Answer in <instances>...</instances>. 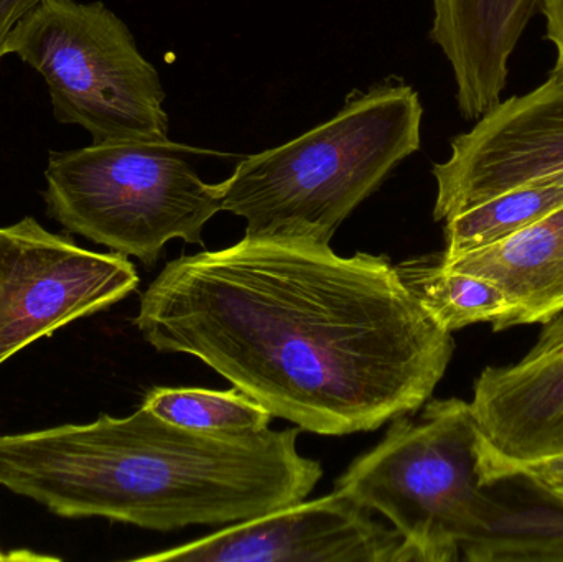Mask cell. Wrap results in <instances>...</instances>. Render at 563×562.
Masks as SVG:
<instances>
[{"instance_id":"obj_1","label":"cell","mask_w":563,"mask_h":562,"mask_svg":"<svg viewBox=\"0 0 563 562\" xmlns=\"http://www.w3.org/2000/svg\"><path fill=\"white\" fill-rule=\"evenodd\" d=\"M134 323L158 352L201 360L274 418L320 436L416 415L455 352L389 257L298 238L244 236L172 261Z\"/></svg>"},{"instance_id":"obj_2","label":"cell","mask_w":563,"mask_h":562,"mask_svg":"<svg viewBox=\"0 0 563 562\" xmlns=\"http://www.w3.org/2000/svg\"><path fill=\"white\" fill-rule=\"evenodd\" d=\"M301 429L210 434L144 406L128 418L0 434V487L62 518L145 530L236 525L305 500L323 477Z\"/></svg>"},{"instance_id":"obj_3","label":"cell","mask_w":563,"mask_h":562,"mask_svg":"<svg viewBox=\"0 0 563 562\" xmlns=\"http://www.w3.org/2000/svg\"><path fill=\"white\" fill-rule=\"evenodd\" d=\"M419 92L387 78L353 91L333 118L247 155L217 184L221 211L246 220V238L330 244L344 220L422 144Z\"/></svg>"},{"instance_id":"obj_4","label":"cell","mask_w":563,"mask_h":562,"mask_svg":"<svg viewBox=\"0 0 563 562\" xmlns=\"http://www.w3.org/2000/svg\"><path fill=\"white\" fill-rule=\"evenodd\" d=\"M334 491L379 511L402 538L406 562H453L488 527L496 507L479 475L478 422L459 398L432 399L419 418L393 419Z\"/></svg>"},{"instance_id":"obj_5","label":"cell","mask_w":563,"mask_h":562,"mask_svg":"<svg viewBox=\"0 0 563 562\" xmlns=\"http://www.w3.org/2000/svg\"><path fill=\"white\" fill-rule=\"evenodd\" d=\"M164 142H102L52 152L46 211L69 233L154 266L172 240L205 246L203 228L221 211L217 184L201 180Z\"/></svg>"},{"instance_id":"obj_6","label":"cell","mask_w":563,"mask_h":562,"mask_svg":"<svg viewBox=\"0 0 563 562\" xmlns=\"http://www.w3.org/2000/svg\"><path fill=\"white\" fill-rule=\"evenodd\" d=\"M7 49L45 78L56 121L81 125L92 144L168 141L161 76L104 3L40 0Z\"/></svg>"},{"instance_id":"obj_7","label":"cell","mask_w":563,"mask_h":562,"mask_svg":"<svg viewBox=\"0 0 563 562\" xmlns=\"http://www.w3.org/2000/svg\"><path fill=\"white\" fill-rule=\"evenodd\" d=\"M137 286L124 254L86 250L30 217L0 228V365Z\"/></svg>"},{"instance_id":"obj_8","label":"cell","mask_w":563,"mask_h":562,"mask_svg":"<svg viewBox=\"0 0 563 562\" xmlns=\"http://www.w3.org/2000/svg\"><path fill=\"white\" fill-rule=\"evenodd\" d=\"M432 174L437 221L526 185L563 184V79L499 102Z\"/></svg>"},{"instance_id":"obj_9","label":"cell","mask_w":563,"mask_h":562,"mask_svg":"<svg viewBox=\"0 0 563 562\" xmlns=\"http://www.w3.org/2000/svg\"><path fill=\"white\" fill-rule=\"evenodd\" d=\"M145 562H406L402 538L334 491L230 525L201 540L135 558Z\"/></svg>"},{"instance_id":"obj_10","label":"cell","mask_w":563,"mask_h":562,"mask_svg":"<svg viewBox=\"0 0 563 562\" xmlns=\"http://www.w3.org/2000/svg\"><path fill=\"white\" fill-rule=\"evenodd\" d=\"M531 352L505 366H488L473 386L478 422L479 475L563 452V316L542 323Z\"/></svg>"},{"instance_id":"obj_11","label":"cell","mask_w":563,"mask_h":562,"mask_svg":"<svg viewBox=\"0 0 563 562\" xmlns=\"http://www.w3.org/2000/svg\"><path fill=\"white\" fill-rule=\"evenodd\" d=\"M430 38L452 65L463 118L478 121L501 102L509 59L542 0H432Z\"/></svg>"},{"instance_id":"obj_12","label":"cell","mask_w":563,"mask_h":562,"mask_svg":"<svg viewBox=\"0 0 563 562\" xmlns=\"http://www.w3.org/2000/svg\"><path fill=\"white\" fill-rule=\"evenodd\" d=\"M442 263L495 283L515 306L512 327L549 322L563 313V208L492 246L442 254Z\"/></svg>"},{"instance_id":"obj_13","label":"cell","mask_w":563,"mask_h":562,"mask_svg":"<svg viewBox=\"0 0 563 562\" xmlns=\"http://www.w3.org/2000/svg\"><path fill=\"white\" fill-rule=\"evenodd\" d=\"M518 491L493 482L496 507L486 530L463 550L470 562H563V500L521 477ZM501 481V478H499Z\"/></svg>"},{"instance_id":"obj_14","label":"cell","mask_w":563,"mask_h":562,"mask_svg":"<svg viewBox=\"0 0 563 562\" xmlns=\"http://www.w3.org/2000/svg\"><path fill=\"white\" fill-rule=\"evenodd\" d=\"M404 286L430 319L445 332L492 323L495 332L511 329L516 309L492 280L450 269L442 254L413 257L396 266Z\"/></svg>"},{"instance_id":"obj_15","label":"cell","mask_w":563,"mask_h":562,"mask_svg":"<svg viewBox=\"0 0 563 562\" xmlns=\"http://www.w3.org/2000/svg\"><path fill=\"white\" fill-rule=\"evenodd\" d=\"M563 208V184L526 185L445 220L443 257L492 246Z\"/></svg>"},{"instance_id":"obj_16","label":"cell","mask_w":563,"mask_h":562,"mask_svg":"<svg viewBox=\"0 0 563 562\" xmlns=\"http://www.w3.org/2000/svg\"><path fill=\"white\" fill-rule=\"evenodd\" d=\"M170 425L210 434H257L269 429L274 416L240 389L155 388L142 403Z\"/></svg>"},{"instance_id":"obj_17","label":"cell","mask_w":563,"mask_h":562,"mask_svg":"<svg viewBox=\"0 0 563 562\" xmlns=\"http://www.w3.org/2000/svg\"><path fill=\"white\" fill-rule=\"evenodd\" d=\"M506 477L525 478L534 487L563 500V452L538 461L498 465L482 472V481L486 485Z\"/></svg>"},{"instance_id":"obj_18","label":"cell","mask_w":563,"mask_h":562,"mask_svg":"<svg viewBox=\"0 0 563 562\" xmlns=\"http://www.w3.org/2000/svg\"><path fill=\"white\" fill-rule=\"evenodd\" d=\"M541 9L548 22L545 36L554 45L558 55L551 76L563 79V0H542Z\"/></svg>"},{"instance_id":"obj_19","label":"cell","mask_w":563,"mask_h":562,"mask_svg":"<svg viewBox=\"0 0 563 562\" xmlns=\"http://www.w3.org/2000/svg\"><path fill=\"white\" fill-rule=\"evenodd\" d=\"M38 2L40 0H0V58L9 55L7 43L16 23Z\"/></svg>"},{"instance_id":"obj_20","label":"cell","mask_w":563,"mask_h":562,"mask_svg":"<svg viewBox=\"0 0 563 562\" xmlns=\"http://www.w3.org/2000/svg\"><path fill=\"white\" fill-rule=\"evenodd\" d=\"M26 560H33V561H42V560H49V558H42L36 557V554L32 553H25V551H19V553L13 554H3L2 551H0V562L3 561H26Z\"/></svg>"}]
</instances>
